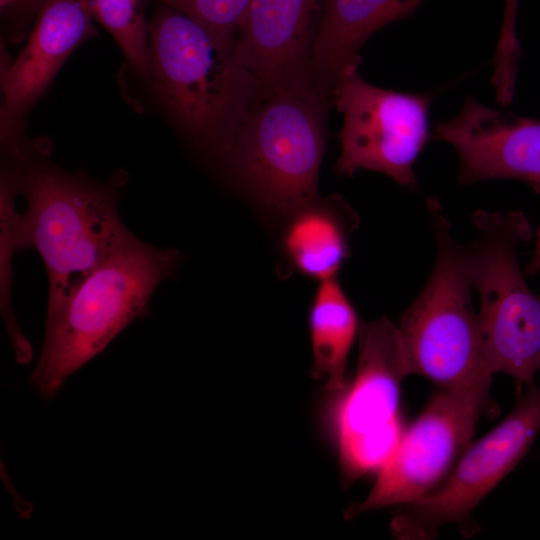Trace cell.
Listing matches in <instances>:
<instances>
[{
    "instance_id": "ac0fdd59",
    "label": "cell",
    "mask_w": 540,
    "mask_h": 540,
    "mask_svg": "<svg viewBox=\"0 0 540 540\" xmlns=\"http://www.w3.org/2000/svg\"><path fill=\"white\" fill-rule=\"evenodd\" d=\"M93 20L117 42L131 67L146 77L150 43L146 9L148 0H82Z\"/></svg>"
},
{
    "instance_id": "8992f818",
    "label": "cell",
    "mask_w": 540,
    "mask_h": 540,
    "mask_svg": "<svg viewBox=\"0 0 540 540\" xmlns=\"http://www.w3.org/2000/svg\"><path fill=\"white\" fill-rule=\"evenodd\" d=\"M356 375L341 391L334 428L344 476L379 472L402 436L400 387L410 375L399 329L387 318L361 322Z\"/></svg>"
},
{
    "instance_id": "52a82bcc",
    "label": "cell",
    "mask_w": 540,
    "mask_h": 540,
    "mask_svg": "<svg viewBox=\"0 0 540 540\" xmlns=\"http://www.w3.org/2000/svg\"><path fill=\"white\" fill-rule=\"evenodd\" d=\"M491 381L492 374L481 372L441 387L415 422L403 431L367 498L345 511L347 517L390 505H406L430 492L466 447L480 418L493 409Z\"/></svg>"
},
{
    "instance_id": "6da1fadb",
    "label": "cell",
    "mask_w": 540,
    "mask_h": 540,
    "mask_svg": "<svg viewBox=\"0 0 540 540\" xmlns=\"http://www.w3.org/2000/svg\"><path fill=\"white\" fill-rule=\"evenodd\" d=\"M12 162L26 201L20 212L24 248L37 250L48 276V320L96 268L136 236L118 212L117 178L99 183L28 150Z\"/></svg>"
},
{
    "instance_id": "8fae6325",
    "label": "cell",
    "mask_w": 540,
    "mask_h": 540,
    "mask_svg": "<svg viewBox=\"0 0 540 540\" xmlns=\"http://www.w3.org/2000/svg\"><path fill=\"white\" fill-rule=\"evenodd\" d=\"M323 3L324 0L249 1L234 53L259 82L260 96L284 89L323 87L312 66Z\"/></svg>"
},
{
    "instance_id": "2e32d148",
    "label": "cell",
    "mask_w": 540,
    "mask_h": 540,
    "mask_svg": "<svg viewBox=\"0 0 540 540\" xmlns=\"http://www.w3.org/2000/svg\"><path fill=\"white\" fill-rule=\"evenodd\" d=\"M356 311L334 278L320 281L309 311L313 350L312 376L326 378V389L343 391L346 361L359 331Z\"/></svg>"
},
{
    "instance_id": "603a6c76",
    "label": "cell",
    "mask_w": 540,
    "mask_h": 540,
    "mask_svg": "<svg viewBox=\"0 0 540 540\" xmlns=\"http://www.w3.org/2000/svg\"><path fill=\"white\" fill-rule=\"evenodd\" d=\"M540 387V386H539Z\"/></svg>"
},
{
    "instance_id": "e0dca14e",
    "label": "cell",
    "mask_w": 540,
    "mask_h": 540,
    "mask_svg": "<svg viewBox=\"0 0 540 540\" xmlns=\"http://www.w3.org/2000/svg\"><path fill=\"white\" fill-rule=\"evenodd\" d=\"M17 170L13 164L4 165L0 180V306L16 360L25 364L32 358V347L17 324L12 308L13 257L24 249Z\"/></svg>"
},
{
    "instance_id": "7a4b0ae2",
    "label": "cell",
    "mask_w": 540,
    "mask_h": 540,
    "mask_svg": "<svg viewBox=\"0 0 540 540\" xmlns=\"http://www.w3.org/2000/svg\"><path fill=\"white\" fill-rule=\"evenodd\" d=\"M148 34L146 78L158 103L183 135L219 161L260 98L259 82L233 48L164 3L149 20Z\"/></svg>"
},
{
    "instance_id": "ba28073f",
    "label": "cell",
    "mask_w": 540,
    "mask_h": 540,
    "mask_svg": "<svg viewBox=\"0 0 540 540\" xmlns=\"http://www.w3.org/2000/svg\"><path fill=\"white\" fill-rule=\"evenodd\" d=\"M331 98L343 116L336 173L371 170L415 188L414 164L429 138L430 97L377 87L355 68L336 81Z\"/></svg>"
},
{
    "instance_id": "5bb4252c",
    "label": "cell",
    "mask_w": 540,
    "mask_h": 540,
    "mask_svg": "<svg viewBox=\"0 0 540 540\" xmlns=\"http://www.w3.org/2000/svg\"><path fill=\"white\" fill-rule=\"evenodd\" d=\"M425 0H324L312 50L313 72L332 92L348 70L359 68L365 42L386 25L409 17Z\"/></svg>"
},
{
    "instance_id": "ffe728a7",
    "label": "cell",
    "mask_w": 540,
    "mask_h": 540,
    "mask_svg": "<svg viewBox=\"0 0 540 540\" xmlns=\"http://www.w3.org/2000/svg\"><path fill=\"white\" fill-rule=\"evenodd\" d=\"M520 0H505L502 26L495 49L494 60L497 64L510 67L518 63L520 43L516 33V20Z\"/></svg>"
},
{
    "instance_id": "7402d4cb",
    "label": "cell",
    "mask_w": 540,
    "mask_h": 540,
    "mask_svg": "<svg viewBox=\"0 0 540 540\" xmlns=\"http://www.w3.org/2000/svg\"><path fill=\"white\" fill-rule=\"evenodd\" d=\"M41 0H0L2 13L8 10L20 9L36 3L39 6Z\"/></svg>"
},
{
    "instance_id": "5b68a950",
    "label": "cell",
    "mask_w": 540,
    "mask_h": 540,
    "mask_svg": "<svg viewBox=\"0 0 540 540\" xmlns=\"http://www.w3.org/2000/svg\"><path fill=\"white\" fill-rule=\"evenodd\" d=\"M428 208L437 242L436 261L398 329L410 375L424 376L445 387L481 372L492 373L484 363L464 247L454 240L439 203L431 201Z\"/></svg>"
},
{
    "instance_id": "3957f363",
    "label": "cell",
    "mask_w": 540,
    "mask_h": 540,
    "mask_svg": "<svg viewBox=\"0 0 540 540\" xmlns=\"http://www.w3.org/2000/svg\"><path fill=\"white\" fill-rule=\"evenodd\" d=\"M331 105V94L320 86L263 95L219 161L261 206L289 216L319 198Z\"/></svg>"
},
{
    "instance_id": "277c9868",
    "label": "cell",
    "mask_w": 540,
    "mask_h": 540,
    "mask_svg": "<svg viewBox=\"0 0 540 540\" xmlns=\"http://www.w3.org/2000/svg\"><path fill=\"white\" fill-rule=\"evenodd\" d=\"M181 260L178 250L136 237L96 268L46 320L41 355L30 375L41 397L53 398L68 377L131 322L148 315L152 295Z\"/></svg>"
},
{
    "instance_id": "7c38bea8",
    "label": "cell",
    "mask_w": 540,
    "mask_h": 540,
    "mask_svg": "<svg viewBox=\"0 0 540 540\" xmlns=\"http://www.w3.org/2000/svg\"><path fill=\"white\" fill-rule=\"evenodd\" d=\"M82 0H41L28 42L1 77V139L11 157L27 147L19 140L25 114L43 94L70 56L96 36Z\"/></svg>"
},
{
    "instance_id": "44dd1931",
    "label": "cell",
    "mask_w": 540,
    "mask_h": 540,
    "mask_svg": "<svg viewBox=\"0 0 540 540\" xmlns=\"http://www.w3.org/2000/svg\"><path fill=\"white\" fill-rule=\"evenodd\" d=\"M528 274H536L540 272V227L536 233V243L533 256L526 268Z\"/></svg>"
},
{
    "instance_id": "9a60e30c",
    "label": "cell",
    "mask_w": 540,
    "mask_h": 540,
    "mask_svg": "<svg viewBox=\"0 0 540 540\" xmlns=\"http://www.w3.org/2000/svg\"><path fill=\"white\" fill-rule=\"evenodd\" d=\"M282 246L293 267L319 281L334 278L350 253L349 235L358 218L338 196L315 201L293 212Z\"/></svg>"
},
{
    "instance_id": "d6986e66",
    "label": "cell",
    "mask_w": 540,
    "mask_h": 540,
    "mask_svg": "<svg viewBox=\"0 0 540 540\" xmlns=\"http://www.w3.org/2000/svg\"><path fill=\"white\" fill-rule=\"evenodd\" d=\"M250 0H162L191 17L221 43L234 49L237 32Z\"/></svg>"
},
{
    "instance_id": "9c48e42d",
    "label": "cell",
    "mask_w": 540,
    "mask_h": 540,
    "mask_svg": "<svg viewBox=\"0 0 540 540\" xmlns=\"http://www.w3.org/2000/svg\"><path fill=\"white\" fill-rule=\"evenodd\" d=\"M474 240L464 247L472 288L480 300L482 345L501 354H518L540 345V294L527 285L517 246L532 236L522 212L479 210L472 215Z\"/></svg>"
},
{
    "instance_id": "30bf717a",
    "label": "cell",
    "mask_w": 540,
    "mask_h": 540,
    "mask_svg": "<svg viewBox=\"0 0 540 540\" xmlns=\"http://www.w3.org/2000/svg\"><path fill=\"white\" fill-rule=\"evenodd\" d=\"M539 431L540 387L531 384L507 417L466 450L445 483L406 504L393 521L395 533L429 539L442 526L456 524L471 535L475 507L518 465Z\"/></svg>"
},
{
    "instance_id": "4fadbf2b",
    "label": "cell",
    "mask_w": 540,
    "mask_h": 540,
    "mask_svg": "<svg viewBox=\"0 0 540 540\" xmlns=\"http://www.w3.org/2000/svg\"><path fill=\"white\" fill-rule=\"evenodd\" d=\"M434 138L456 150L461 183L517 179L540 191V119L468 98L454 118L434 126Z\"/></svg>"
}]
</instances>
